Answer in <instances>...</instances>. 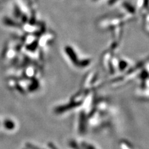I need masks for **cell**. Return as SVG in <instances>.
<instances>
[{
	"instance_id": "7a4b0ae2",
	"label": "cell",
	"mask_w": 149,
	"mask_h": 149,
	"mask_svg": "<svg viewBox=\"0 0 149 149\" xmlns=\"http://www.w3.org/2000/svg\"><path fill=\"white\" fill-rule=\"evenodd\" d=\"M81 102H73V103L69 104L66 106H59L58 108L55 109V112L57 113H63V112L67 111L69 109H72L73 108H75V107H77L78 106L81 105Z\"/></svg>"
},
{
	"instance_id": "5b68a950",
	"label": "cell",
	"mask_w": 149,
	"mask_h": 149,
	"mask_svg": "<svg viewBox=\"0 0 149 149\" xmlns=\"http://www.w3.org/2000/svg\"><path fill=\"white\" fill-rule=\"evenodd\" d=\"M82 146L84 148H85V149H96L93 146L90 145V144H88L85 142L82 143Z\"/></svg>"
},
{
	"instance_id": "8992f818",
	"label": "cell",
	"mask_w": 149,
	"mask_h": 149,
	"mask_svg": "<svg viewBox=\"0 0 149 149\" xmlns=\"http://www.w3.org/2000/svg\"><path fill=\"white\" fill-rule=\"evenodd\" d=\"M26 146L27 149H40L38 147H36L34 145H32V143H27L26 144Z\"/></svg>"
},
{
	"instance_id": "6da1fadb",
	"label": "cell",
	"mask_w": 149,
	"mask_h": 149,
	"mask_svg": "<svg viewBox=\"0 0 149 149\" xmlns=\"http://www.w3.org/2000/svg\"><path fill=\"white\" fill-rule=\"evenodd\" d=\"M86 130V116L84 112H81L80 115V120H79V132L81 134H85Z\"/></svg>"
},
{
	"instance_id": "277c9868",
	"label": "cell",
	"mask_w": 149,
	"mask_h": 149,
	"mask_svg": "<svg viewBox=\"0 0 149 149\" xmlns=\"http://www.w3.org/2000/svg\"><path fill=\"white\" fill-rule=\"evenodd\" d=\"M69 146H70L73 149H83L78 145V143L74 141H71L69 142Z\"/></svg>"
},
{
	"instance_id": "52a82bcc",
	"label": "cell",
	"mask_w": 149,
	"mask_h": 149,
	"mask_svg": "<svg viewBox=\"0 0 149 149\" xmlns=\"http://www.w3.org/2000/svg\"><path fill=\"white\" fill-rule=\"evenodd\" d=\"M48 147L50 148V149H58L57 147H56L54 143H51V142H49L48 143Z\"/></svg>"
},
{
	"instance_id": "3957f363",
	"label": "cell",
	"mask_w": 149,
	"mask_h": 149,
	"mask_svg": "<svg viewBox=\"0 0 149 149\" xmlns=\"http://www.w3.org/2000/svg\"><path fill=\"white\" fill-rule=\"evenodd\" d=\"M4 127L8 130H13L15 127V124L13 120L6 119L4 121L3 123Z\"/></svg>"
}]
</instances>
